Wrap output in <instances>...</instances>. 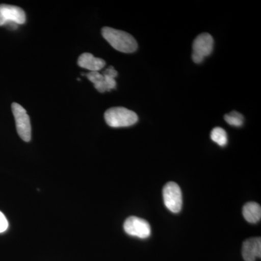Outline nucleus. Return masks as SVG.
Instances as JSON below:
<instances>
[{
  "instance_id": "1",
  "label": "nucleus",
  "mask_w": 261,
  "mask_h": 261,
  "mask_svg": "<svg viewBox=\"0 0 261 261\" xmlns=\"http://www.w3.org/2000/svg\"><path fill=\"white\" fill-rule=\"evenodd\" d=\"M104 39L115 49L124 53H132L138 47L137 41L130 34L123 31L104 27L102 30Z\"/></svg>"
},
{
  "instance_id": "2",
  "label": "nucleus",
  "mask_w": 261,
  "mask_h": 261,
  "mask_svg": "<svg viewBox=\"0 0 261 261\" xmlns=\"http://www.w3.org/2000/svg\"><path fill=\"white\" fill-rule=\"evenodd\" d=\"M105 120L108 126L113 128H121L133 126L138 121L137 113L126 108H110L105 113Z\"/></svg>"
},
{
  "instance_id": "3",
  "label": "nucleus",
  "mask_w": 261,
  "mask_h": 261,
  "mask_svg": "<svg viewBox=\"0 0 261 261\" xmlns=\"http://www.w3.org/2000/svg\"><path fill=\"white\" fill-rule=\"evenodd\" d=\"M88 80L92 82L98 92L103 93L110 92L116 87L115 79L118 76V72L113 66H110L102 73L99 71L90 72L86 74Z\"/></svg>"
},
{
  "instance_id": "4",
  "label": "nucleus",
  "mask_w": 261,
  "mask_h": 261,
  "mask_svg": "<svg viewBox=\"0 0 261 261\" xmlns=\"http://www.w3.org/2000/svg\"><path fill=\"white\" fill-rule=\"evenodd\" d=\"M12 111L15 117L17 132L19 137L24 141L29 142L32 140V126L30 118L27 111L20 105L14 102L12 104Z\"/></svg>"
},
{
  "instance_id": "5",
  "label": "nucleus",
  "mask_w": 261,
  "mask_h": 261,
  "mask_svg": "<svg viewBox=\"0 0 261 261\" xmlns=\"http://www.w3.org/2000/svg\"><path fill=\"white\" fill-rule=\"evenodd\" d=\"M27 17L22 8L14 5H0V27L9 25L12 29L25 23Z\"/></svg>"
},
{
  "instance_id": "6",
  "label": "nucleus",
  "mask_w": 261,
  "mask_h": 261,
  "mask_svg": "<svg viewBox=\"0 0 261 261\" xmlns=\"http://www.w3.org/2000/svg\"><path fill=\"white\" fill-rule=\"evenodd\" d=\"M214 38L207 33L197 36L192 46V60L195 63H200L206 57L210 56L214 49Z\"/></svg>"
},
{
  "instance_id": "7",
  "label": "nucleus",
  "mask_w": 261,
  "mask_h": 261,
  "mask_svg": "<svg viewBox=\"0 0 261 261\" xmlns=\"http://www.w3.org/2000/svg\"><path fill=\"white\" fill-rule=\"evenodd\" d=\"M163 201L167 209L173 213L178 214L181 210L182 193L181 188L175 182H168L163 187Z\"/></svg>"
},
{
  "instance_id": "8",
  "label": "nucleus",
  "mask_w": 261,
  "mask_h": 261,
  "mask_svg": "<svg viewBox=\"0 0 261 261\" xmlns=\"http://www.w3.org/2000/svg\"><path fill=\"white\" fill-rule=\"evenodd\" d=\"M125 232L130 236L140 239L148 238L151 234L149 224L145 219L130 216L125 221L123 224Z\"/></svg>"
},
{
  "instance_id": "9",
  "label": "nucleus",
  "mask_w": 261,
  "mask_h": 261,
  "mask_svg": "<svg viewBox=\"0 0 261 261\" xmlns=\"http://www.w3.org/2000/svg\"><path fill=\"white\" fill-rule=\"evenodd\" d=\"M242 253L245 261H255L257 257L260 258V238H250L245 240L243 245Z\"/></svg>"
},
{
  "instance_id": "10",
  "label": "nucleus",
  "mask_w": 261,
  "mask_h": 261,
  "mask_svg": "<svg viewBox=\"0 0 261 261\" xmlns=\"http://www.w3.org/2000/svg\"><path fill=\"white\" fill-rule=\"evenodd\" d=\"M106 64L104 60L95 58L90 53L81 55L78 60V65L82 68L90 70V72L99 71L106 66Z\"/></svg>"
},
{
  "instance_id": "11",
  "label": "nucleus",
  "mask_w": 261,
  "mask_h": 261,
  "mask_svg": "<svg viewBox=\"0 0 261 261\" xmlns=\"http://www.w3.org/2000/svg\"><path fill=\"white\" fill-rule=\"evenodd\" d=\"M244 218L250 224H256L261 219V207L255 202H249L243 208Z\"/></svg>"
},
{
  "instance_id": "12",
  "label": "nucleus",
  "mask_w": 261,
  "mask_h": 261,
  "mask_svg": "<svg viewBox=\"0 0 261 261\" xmlns=\"http://www.w3.org/2000/svg\"><path fill=\"white\" fill-rule=\"evenodd\" d=\"M211 140L221 147H224L228 143V136L226 130L221 127H216L211 134Z\"/></svg>"
},
{
  "instance_id": "13",
  "label": "nucleus",
  "mask_w": 261,
  "mask_h": 261,
  "mask_svg": "<svg viewBox=\"0 0 261 261\" xmlns=\"http://www.w3.org/2000/svg\"><path fill=\"white\" fill-rule=\"evenodd\" d=\"M225 121L231 126L240 127L243 126L244 118L240 113L233 111L224 116Z\"/></svg>"
},
{
  "instance_id": "14",
  "label": "nucleus",
  "mask_w": 261,
  "mask_h": 261,
  "mask_svg": "<svg viewBox=\"0 0 261 261\" xmlns=\"http://www.w3.org/2000/svg\"><path fill=\"white\" fill-rule=\"evenodd\" d=\"M8 228V221L5 215L0 211V233L4 232Z\"/></svg>"
}]
</instances>
